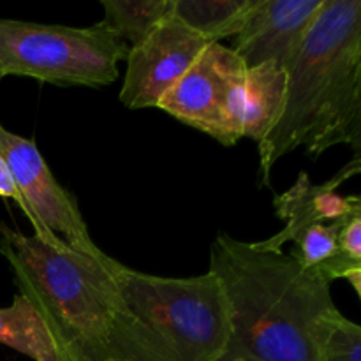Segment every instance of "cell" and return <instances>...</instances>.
I'll use <instances>...</instances> for the list:
<instances>
[{
    "label": "cell",
    "instance_id": "1",
    "mask_svg": "<svg viewBox=\"0 0 361 361\" xmlns=\"http://www.w3.org/2000/svg\"><path fill=\"white\" fill-rule=\"evenodd\" d=\"M224 291L231 323L221 361H317L342 316L331 284L282 250H264L219 233L210 270Z\"/></svg>",
    "mask_w": 361,
    "mask_h": 361
},
{
    "label": "cell",
    "instance_id": "2",
    "mask_svg": "<svg viewBox=\"0 0 361 361\" xmlns=\"http://www.w3.org/2000/svg\"><path fill=\"white\" fill-rule=\"evenodd\" d=\"M337 145L360 157L361 0H324L319 16L288 69L284 108L257 145L261 185L289 152L305 147L312 159Z\"/></svg>",
    "mask_w": 361,
    "mask_h": 361
},
{
    "label": "cell",
    "instance_id": "3",
    "mask_svg": "<svg viewBox=\"0 0 361 361\" xmlns=\"http://www.w3.org/2000/svg\"><path fill=\"white\" fill-rule=\"evenodd\" d=\"M0 254L20 295L30 302L62 361H102L109 328L122 307L108 254H85L60 238H39L0 224Z\"/></svg>",
    "mask_w": 361,
    "mask_h": 361
},
{
    "label": "cell",
    "instance_id": "4",
    "mask_svg": "<svg viewBox=\"0 0 361 361\" xmlns=\"http://www.w3.org/2000/svg\"><path fill=\"white\" fill-rule=\"evenodd\" d=\"M120 307L102 361H221L231 338L228 302L212 271L159 277L122 264Z\"/></svg>",
    "mask_w": 361,
    "mask_h": 361
},
{
    "label": "cell",
    "instance_id": "5",
    "mask_svg": "<svg viewBox=\"0 0 361 361\" xmlns=\"http://www.w3.org/2000/svg\"><path fill=\"white\" fill-rule=\"evenodd\" d=\"M129 46L102 23L66 27L0 18V71L59 87H104Z\"/></svg>",
    "mask_w": 361,
    "mask_h": 361
},
{
    "label": "cell",
    "instance_id": "6",
    "mask_svg": "<svg viewBox=\"0 0 361 361\" xmlns=\"http://www.w3.org/2000/svg\"><path fill=\"white\" fill-rule=\"evenodd\" d=\"M0 155L23 200V214L39 238H60L85 254H101L88 233L76 197L59 183L32 140L0 123Z\"/></svg>",
    "mask_w": 361,
    "mask_h": 361
},
{
    "label": "cell",
    "instance_id": "7",
    "mask_svg": "<svg viewBox=\"0 0 361 361\" xmlns=\"http://www.w3.org/2000/svg\"><path fill=\"white\" fill-rule=\"evenodd\" d=\"M175 14H169L143 42L129 48L120 101L130 109L157 108L161 99L208 48Z\"/></svg>",
    "mask_w": 361,
    "mask_h": 361
},
{
    "label": "cell",
    "instance_id": "8",
    "mask_svg": "<svg viewBox=\"0 0 361 361\" xmlns=\"http://www.w3.org/2000/svg\"><path fill=\"white\" fill-rule=\"evenodd\" d=\"M243 71L245 66L229 46L214 42L161 99L157 108L221 145L233 147L226 106Z\"/></svg>",
    "mask_w": 361,
    "mask_h": 361
},
{
    "label": "cell",
    "instance_id": "9",
    "mask_svg": "<svg viewBox=\"0 0 361 361\" xmlns=\"http://www.w3.org/2000/svg\"><path fill=\"white\" fill-rule=\"evenodd\" d=\"M323 6L324 0H254L231 49L245 67L271 62L288 71Z\"/></svg>",
    "mask_w": 361,
    "mask_h": 361
},
{
    "label": "cell",
    "instance_id": "10",
    "mask_svg": "<svg viewBox=\"0 0 361 361\" xmlns=\"http://www.w3.org/2000/svg\"><path fill=\"white\" fill-rule=\"evenodd\" d=\"M360 169V157H355L335 178L319 185H316L305 171L300 173L291 189L275 197V214L284 221V228L271 238L256 242V245L264 250H282L284 243L293 242V238L309 226L331 224L361 214L360 196H344L337 192V187L358 175Z\"/></svg>",
    "mask_w": 361,
    "mask_h": 361
},
{
    "label": "cell",
    "instance_id": "11",
    "mask_svg": "<svg viewBox=\"0 0 361 361\" xmlns=\"http://www.w3.org/2000/svg\"><path fill=\"white\" fill-rule=\"evenodd\" d=\"M288 71L277 63L245 67L228 97L226 116L233 145L249 137L259 145L270 134L284 108Z\"/></svg>",
    "mask_w": 361,
    "mask_h": 361
},
{
    "label": "cell",
    "instance_id": "12",
    "mask_svg": "<svg viewBox=\"0 0 361 361\" xmlns=\"http://www.w3.org/2000/svg\"><path fill=\"white\" fill-rule=\"evenodd\" d=\"M0 344L34 361H62L59 348L27 298L14 296L0 309Z\"/></svg>",
    "mask_w": 361,
    "mask_h": 361
},
{
    "label": "cell",
    "instance_id": "13",
    "mask_svg": "<svg viewBox=\"0 0 361 361\" xmlns=\"http://www.w3.org/2000/svg\"><path fill=\"white\" fill-rule=\"evenodd\" d=\"M254 0H173V14L210 42L235 37Z\"/></svg>",
    "mask_w": 361,
    "mask_h": 361
},
{
    "label": "cell",
    "instance_id": "14",
    "mask_svg": "<svg viewBox=\"0 0 361 361\" xmlns=\"http://www.w3.org/2000/svg\"><path fill=\"white\" fill-rule=\"evenodd\" d=\"M101 6V23L123 42H130V48L143 42L173 13V0H102Z\"/></svg>",
    "mask_w": 361,
    "mask_h": 361
},
{
    "label": "cell",
    "instance_id": "15",
    "mask_svg": "<svg viewBox=\"0 0 361 361\" xmlns=\"http://www.w3.org/2000/svg\"><path fill=\"white\" fill-rule=\"evenodd\" d=\"M317 361H361V326L341 316L324 338Z\"/></svg>",
    "mask_w": 361,
    "mask_h": 361
},
{
    "label": "cell",
    "instance_id": "16",
    "mask_svg": "<svg viewBox=\"0 0 361 361\" xmlns=\"http://www.w3.org/2000/svg\"><path fill=\"white\" fill-rule=\"evenodd\" d=\"M338 249L348 259L361 263V214L345 219L338 231Z\"/></svg>",
    "mask_w": 361,
    "mask_h": 361
},
{
    "label": "cell",
    "instance_id": "17",
    "mask_svg": "<svg viewBox=\"0 0 361 361\" xmlns=\"http://www.w3.org/2000/svg\"><path fill=\"white\" fill-rule=\"evenodd\" d=\"M0 197L13 200L14 203L23 210V200H21V194L20 190H18L13 175H11L9 166H7L6 159H4L2 155H0Z\"/></svg>",
    "mask_w": 361,
    "mask_h": 361
},
{
    "label": "cell",
    "instance_id": "18",
    "mask_svg": "<svg viewBox=\"0 0 361 361\" xmlns=\"http://www.w3.org/2000/svg\"><path fill=\"white\" fill-rule=\"evenodd\" d=\"M2 78H6V76H4V73H2V71H0V81H2Z\"/></svg>",
    "mask_w": 361,
    "mask_h": 361
},
{
    "label": "cell",
    "instance_id": "19",
    "mask_svg": "<svg viewBox=\"0 0 361 361\" xmlns=\"http://www.w3.org/2000/svg\"><path fill=\"white\" fill-rule=\"evenodd\" d=\"M233 361H242V360H233Z\"/></svg>",
    "mask_w": 361,
    "mask_h": 361
}]
</instances>
